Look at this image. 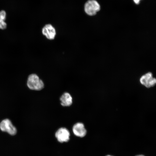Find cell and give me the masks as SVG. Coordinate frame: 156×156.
Here are the masks:
<instances>
[{
  "label": "cell",
  "instance_id": "6da1fadb",
  "mask_svg": "<svg viewBox=\"0 0 156 156\" xmlns=\"http://www.w3.org/2000/svg\"><path fill=\"white\" fill-rule=\"evenodd\" d=\"M27 85L31 90H40L43 88L44 85L43 81L37 75L32 74L28 77Z\"/></svg>",
  "mask_w": 156,
  "mask_h": 156
},
{
  "label": "cell",
  "instance_id": "7a4b0ae2",
  "mask_svg": "<svg viewBox=\"0 0 156 156\" xmlns=\"http://www.w3.org/2000/svg\"><path fill=\"white\" fill-rule=\"evenodd\" d=\"M85 12L88 15H95L99 11L100 7L98 2L95 0H89L85 4L84 7Z\"/></svg>",
  "mask_w": 156,
  "mask_h": 156
},
{
  "label": "cell",
  "instance_id": "3957f363",
  "mask_svg": "<svg viewBox=\"0 0 156 156\" xmlns=\"http://www.w3.org/2000/svg\"><path fill=\"white\" fill-rule=\"evenodd\" d=\"M0 129L2 131L6 132L12 135H15L17 133L16 128L8 119H4L1 122Z\"/></svg>",
  "mask_w": 156,
  "mask_h": 156
},
{
  "label": "cell",
  "instance_id": "277c9868",
  "mask_svg": "<svg viewBox=\"0 0 156 156\" xmlns=\"http://www.w3.org/2000/svg\"><path fill=\"white\" fill-rule=\"evenodd\" d=\"M140 83L147 88L154 86L156 84V78L153 77L151 72L147 73L140 78Z\"/></svg>",
  "mask_w": 156,
  "mask_h": 156
},
{
  "label": "cell",
  "instance_id": "5b68a950",
  "mask_svg": "<svg viewBox=\"0 0 156 156\" xmlns=\"http://www.w3.org/2000/svg\"><path fill=\"white\" fill-rule=\"evenodd\" d=\"M70 133L66 128L62 127L59 129L56 132L55 136L60 142H66L69 140Z\"/></svg>",
  "mask_w": 156,
  "mask_h": 156
},
{
  "label": "cell",
  "instance_id": "8992f818",
  "mask_svg": "<svg viewBox=\"0 0 156 156\" xmlns=\"http://www.w3.org/2000/svg\"><path fill=\"white\" fill-rule=\"evenodd\" d=\"M42 33L48 39H53L55 36L56 32L55 29L50 24L46 25L42 28Z\"/></svg>",
  "mask_w": 156,
  "mask_h": 156
},
{
  "label": "cell",
  "instance_id": "52a82bcc",
  "mask_svg": "<svg viewBox=\"0 0 156 156\" xmlns=\"http://www.w3.org/2000/svg\"><path fill=\"white\" fill-rule=\"evenodd\" d=\"M73 131L75 135L80 137H84L87 133L84 125L80 122L77 123L73 125Z\"/></svg>",
  "mask_w": 156,
  "mask_h": 156
},
{
  "label": "cell",
  "instance_id": "ba28073f",
  "mask_svg": "<svg viewBox=\"0 0 156 156\" xmlns=\"http://www.w3.org/2000/svg\"><path fill=\"white\" fill-rule=\"evenodd\" d=\"M61 104L63 106H69L71 105L73 102L72 98L68 93H64L60 97Z\"/></svg>",
  "mask_w": 156,
  "mask_h": 156
},
{
  "label": "cell",
  "instance_id": "9c48e42d",
  "mask_svg": "<svg viewBox=\"0 0 156 156\" xmlns=\"http://www.w3.org/2000/svg\"><path fill=\"white\" fill-rule=\"evenodd\" d=\"M6 17V13L4 10L0 11V29H3L7 27V24L5 21Z\"/></svg>",
  "mask_w": 156,
  "mask_h": 156
},
{
  "label": "cell",
  "instance_id": "30bf717a",
  "mask_svg": "<svg viewBox=\"0 0 156 156\" xmlns=\"http://www.w3.org/2000/svg\"><path fill=\"white\" fill-rule=\"evenodd\" d=\"M135 3L136 4H138L141 0H133Z\"/></svg>",
  "mask_w": 156,
  "mask_h": 156
},
{
  "label": "cell",
  "instance_id": "8fae6325",
  "mask_svg": "<svg viewBox=\"0 0 156 156\" xmlns=\"http://www.w3.org/2000/svg\"><path fill=\"white\" fill-rule=\"evenodd\" d=\"M136 156H144L143 155H137Z\"/></svg>",
  "mask_w": 156,
  "mask_h": 156
},
{
  "label": "cell",
  "instance_id": "7c38bea8",
  "mask_svg": "<svg viewBox=\"0 0 156 156\" xmlns=\"http://www.w3.org/2000/svg\"><path fill=\"white\" fill-rule=\"evenodd\" d=\"M106 156H111V155H107Z\"/></svg>",
  "mask_w": 156,
  "mask_h": 156
}]
</instances>
